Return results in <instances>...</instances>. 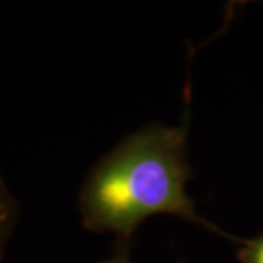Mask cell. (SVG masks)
<instances>
[{
    "label": "cell",
    "mask_w": 263,
    "mask_h": 263,
    "mask_svg": "<svg viewBox=\"0 0 263 263\" xmlns=\"http://www.w3.org/2000/svg\"><path fill=\"white\" fill-rule=\"evenodd\" d=\"M187 120L181 126L148 124L132 133L97 162L79 193L82 224L130 241L142 222L170 214L227 237L196 212L186 186Z\"/></svg>",
    "instance_id": "cell-1"
},
{
    "label": "cell",
    "mask_w": 263,
    "mask_h": 263,
    "mask_svg": "<svg viewBox=\"0 0 263 263\" xmlns=\"http://www.w3.org/2000/svg\"><path fill=\"white\" fill-rule=\"evenodd\" d=\"M237 257L241 263H263V233L254 238L241 241Z\"/></svg>",
    "instance_id": "cell-3"
},
{
    "label": "cell",
    "mask_w": 263,
    "mask_h": 263,
    "mask_svg": "<svg viewBox=\"0 0 263 263\" xmlns=\"http://www.w3.org/2000/svg\"><path fill=\"white\" fill-rule=\"evenodd\" d=\"M18 222V202L6 186L0 173V263H3L5 252Z\"/></svg>",
    "instance_id": "cell-2"
},
{
    "label": "cell",
    "mask_w": 263,
    "mask_h": 263,
    "mask_svg": "<svg viewBox=\"0 0 263 263\" xmlns=\"http://www.w3.org/2000/svg\"><path fill=\"white\" fill-rule=\"evenodd\" d=\"M129 250H130V241H127V240H117L111 256L98 263H132L130 252Z\"/></svg>",
    "instance_id": "cell-4"
}]
</instances>
